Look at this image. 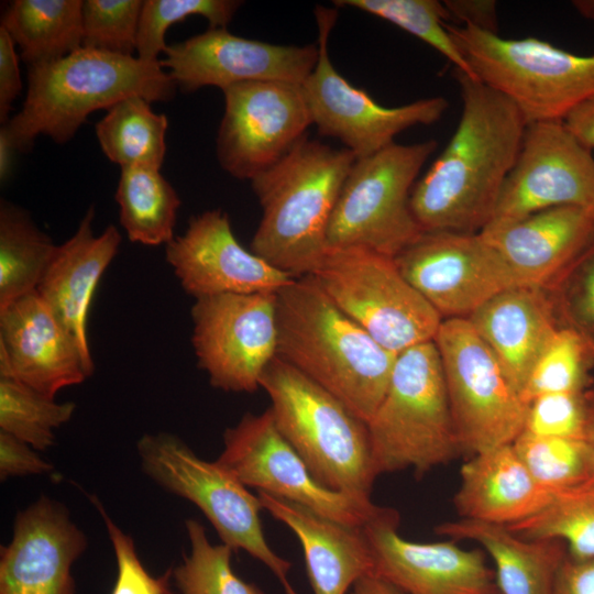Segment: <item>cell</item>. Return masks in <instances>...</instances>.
<instances>
[{"label":"cell","mask_w":594,"mask_h":594,"mask_svg":"<svg viewBox=\"0 0 594 594\" xmlns=\"http://www.w3.org/2000/svg\"><path fill=\"white\" fill-rule=\"evenodd\" d=\"M462 112L449 143L415 184L410 208L421 231L480 233L491 222L527 127L516 106L454 70Z\"/></svg>","instance_id":"1"},{"label":"cell","mask_w":594,"mask_h":594,"mask_svg":"<svg viewBox=\"0 0 594 594\" xmlns=\"http://www.w3.org/2000/svg\"><path fill=\"white\" fill-rule=\"evenodd\" d=\"M276 356L337 397L365 424L397 359L340 310L312 275L276 293Z\"/></svg>","instance_id":"2"},{"label":"cell","mask_w":594,"mask_h":594,"mask_svg":"<svg viewBox=\"0 0 594 594\" xmlns=\"http://www.w3.org/2000/svg\"><path fill=\"white\" fill-rule=\"evenodd\" d=\"M355 158L346 148L306 135L250 180L262 207L251 251L294 277L312 275L328 249L330 218Z\"/></svg>","instance_id":"3"},{"label":"cell","mask_w":594,"mask_h":594,"mask_svg":"<svg viewBox=\"0 0 594 594\" xmlns=\"http://www.w3.org/2000/svg\"><path fill=\"white\" fill-rule=\"evenodd\" d=\"M177 86L158 62L81 47L28 68L21 110L1 128L16 152H28L36 136L69 141L87 117L121 99L140 96L151 103L169 101Z\"/></svg>","instance_id":"4"},{"label":"cell","mask_w":594,"mask_h":594,"mask_svg":"<svg viewBox=\"0 0 594 594\" xmlns=\"http://www.w3.org/2000/svg\"><path fill=\"white\" fill-rule=\"evenodd\" d=\"M282 436L323 486L370 497L376 474L366 424L337 397L275 356L260 378Z\"/></svg>","instance_id":"5"},{"label":"cell","mask_w":594,"mask_h":594,"mask_svg":"<svg viewBox=\"0 0 594 594\" xmlns=\"http://www.w3.org/2000/svg\"><path fill=\"white\" fill-rule=\"evenodd\" d=\"M366 427L376 476L413 470L420 477L462 454L433 341L397 355Z\"/></svg>","instance_id":"6"},{"label":"cell","mask_w":594,"mask_h":594,"mask_svg":"<svg viewBox=\"0 0 594 594\" xmlns=\"http://www.w3.org/2000/svg\"><path fill=\"white\" fill-rule=\"evenodd\" d=\"M473 76L508 98L527 124L563 121L594 95V55H576L536 37L505 38L446 23Z\"/></svg>","instance_id":"7"},{"label":"cell","mask_w":594,"mask_h":594,"mask_svg":"<svg viewBox=\"0 0 594 594\" xmlns=\"http://www.w3.org/2000/svg\"><path fill=\"white\" fill-rule=\"evenodd\" d=\"M437 141L393 143L355 158L338 197L327 232L328 248H362L395 257L422 232L410 195Z\"/></svg>","instance_id":"8"},{"label":"cell","mask_w":594,"mask_h":594,"mask_svg":"<svg viewBox=\"0 0 594 594\" xmlns=\"http://www.w3.org/2000/svg\"><path fill=\"white\" fill-rule=\"evenodd\" d=\"M136 451L144 473L166 491L194 503L222 543L262 562L285 594H298L288 578L292 562L277 554L265 538L257 495L217 461L200 459L175 435L146 433L139 439Z\"/></svg>","instance_id":"9"},{"label":"cell","mask_w":594,"mask_h":594,"mask_svg":"<svg viewBox=\"0 0 594 594\" xmlns=\"http://www.w3.org/2000/svg\"><path fill=\"white\" fill-rule=\"evenodd\" d=\"M312 276L340 310L393 353L433 341L442 322L393 257L328 248Z\"/></svg>","instance_id":"10"},{"label":"cell","mask_w":594,"mask_h":594,"mask_svg":"<svg viewBox=\"0 0 594 594\" xmlns=\"http://www.w3.org/2000/svg\"><path fill=\"white\" fill-rule=\"evenodd\" d=\"M433 342L462 454L512 444L524 430L527 404L470 321L442 320Z\"/></svg>","instance_id":"11"},{"label":"cell","mask_w":594,"mask_h":594,"mask_svg":"<svg viewBox=\"0 0 594 594\" xmlns=\"http://www.w3.org/2000/svg\"><path fill=\"white\" fill-rule=\"evenodd\" d=\"M217 462L244 486L279 497L316 514L353 527H362L383 509L371 497L321 485L282 436L271 409L248 413L223 433Z\"/></svg>","instance_id":"12"},{"label":"cell","mask_w":594,"mask_h":594,"mask_svg":"<svg viewBox=\"0 0 594 594\" xmlns=\"http://www.w3.org/2000/svg\"><path fill=\"white\" fill-rule=\"evenodd\" d=\"M319 57L302 82L312 124L321 135L339 140L356 158L395 143L400 132L439 121L449 108L443 97L419 99L399 107H384L355 88L333 67L328 41L337 21L336 9L317 6Z\"/></svg>","instance_id":"13"},{"label":"cell","mask_w":594,"mask_h":594,"mask_svg":"<svg viewBox=\"0 0 594 594\" xmlns=\"http://www.w3.org/2000/svg\"><path fill=\"white\" fill-rule=\"evenodd\" d=\"M191 343L199 369L219 389L253 393L276 356V293L195 299Z\"/></svg>","instance_id":"14"},{"label":"cell","mask_w":594,"mask_h":594,"mask_svg":"<svg viewBox=\"0 0 594 594\" xmlns=\"http://www.w3.org/2000/svg\"><path fill=\"white\" fill-rule=\"evenodd\" d=\"M394 260L442 320L468 319L498 293L522 285L481 233L422 231Z\"/></svg>","instance_id":"15"},{"label":"cell","mask_w":594,"mask_h":594,"mask_svg":"<svg viewBox=\"0 0 594 594\" xmlns=\"http://www.w3.org/2000/svg\"><path fill=\"white\" fill-rule=\"evenodd\" d=\"M222 91L217 158L238 179L252 180L273 166L312 124L300 84L248 81Z\"/></svg>","instance_id":"16"},{"label":"cell","mask_w":594,"mask_h":594,"mask_svg":"<svg viewBox=\"0 0 594 594\" xmlns=\"http://www.w3.org/2000/svg\"><path fill=\"white\" fill-rule=\"evenodd\" d=\"M560 206L594 209L592 151L563 121L527 124L488 224L516 221Z\"/></svg>","instance_id":"17"},{"label":"cell","mask_w":594,"mask_h":594,"mask_svg":"<svg viewBox=\"0 0 594 594\" xmlns=\"http://www.w3.org/2000/svg\"><path fill=\"white\" fill-rule=\"evenodd\" d=\"M160 59L184 92L206 86L226 88L248 81L300 84L315 69L318 44L277 45L209 28L183 42L167 45Z\"/></svg>","instance_id":"18"},{"label":"cell","mask_w":594,"mask_h":594,"mask_svg":"<svg viewBox=\"0 0 594 594\" xmlns=\"http://www.w3.org/2000/svg\"><path fill=\"white\" fill-rule=\"evenodd\" d=\"M399 515L388 507L361 528L373 574L405 594H498L484 550H466L455 540L415 542L398 534Z\"/></svg>","instance_id":"19"},{"label":"cell","mask_w":594,"mask_h":594,"mask_svg":"<svg viewBox=\"0 0 594 594\" xmlns=\"http://www.w3.org/2000/svg\"><path fill=\"white\" fill-rule=\"evenodd\" d=\"M165 246L166 262L183 289L195 299L277 293L296 278L245 250L221 209L191 217L185 232Z\"/></svg>","instance_id":"20"},{"label":"cell","mask_w":594,"mask_h":594,"mask_svg":"<svg viewBox=\"0 0 594 594\" xmlns=\"http://www.w3.org/2000/svg\"><path fill=\"white\" fill-rule=\"evenodd\" d=\"M92 374L73 336L37 290L0 310V377L55 398Z\"/></svg>","instance_id":"21"},{"label":"cell","mask_w":594,"mask_h":594,"mask_svg":"<svg viewBox=\"0 0 594 594\" xmlns=\"http://www.w3.org/2000/svg\"><path fill=\"white\" fill-rule=\"evenodd\" d=\"M86 548L67 508L41 496L16 514L0 548V594H75L72 566Z\"/></svg>","instance_id":"22"},{"label":"cell","mask_w":594,"mask_h":594,"mask_svg":"<svg viewBox=\"0 0 594 594\" xmlns=\"http://www.w3.org/2000/svg\"><path fill=\"white\" fill-rule=\"evenodd\" d=\"M480 233L522 284L549 288L593 242L594 209L554 207Z\"/></svg>","instance_id":"23"},{"label":"cell","mask_w":594,"mask_h":594,"mask_svg":"<svg viewBox=\"0 0 594 594\" xmlns=\"http://www.w3.org/2000/svg\"><path fill=\"white\" fill-rule=\"evenodd\" d=\"M468 320L519 395L536 361L561 327L550 292L526 284L498 293Z\"/></svg>","instance_id":"24"},{"label":"cell","mask_w":594,"mask_h":594,"mask_svg":"<svg viewBox=\"0 0 594 594\" xmlns=\"http://www.w3.org/2000/svg\"><path fill=\"white\" fill-rule=\"evenodd\" d=\"M90 207L75 233L56 246L37 293L73 336L87 364L95 370L87 334L89 309L97 286L117 255L122 237L113 224L94 231Z\"/></svg>","instance_id":"25"},{"label":"cell","mask_w":594,"mask_h":594,"mask_svg":"<svg viewBox=\"0 0 594 594\" xmlns=\"http://www.w3.org/2000/svg\"><path fill=\"white\" fill-rule=\"evenodd\" d=\"M257 496L263 509L298 538L314 594H346L361 578L373 573L361 527L340 524L263 492Z\"/></svg>","instance_id":"26"},{"label":"cell","mask_w":594,"mask_h":594,"mask_svg":"<svg viewBox=\"0 0 594 594\" xmlns=\"http://www.w3.org/2000/svg\"><path fill=\"white\" fill-rule=\"evenodd\" d=\"M552 495L507 444L474 454L462 464L453 504L460 518L510 526L540 512Z\"/></svg>","instance_id":"27"},{"label":"cell","mask_w":594,"mask_h":594,"mask_svg":"<svg viewBox=\"0 0 594 594\" xmlns=\"http://www.w3.org/2000/svg\"><path fill=\"white\" fill-rule=\"evenodd\" d=\"M440 536L480 544L494 563L499 594H551L568 556L558 539H525L505 525L460 518L435 527Z\"/></svg>","instance_id":"28"},{"label":"cell","mask_w":594,"mask_h":594,"mask_svg":"<svg viewBox=\"0 0 594 594\" xmlns=\"http://www.w3.org/2000/svg\"><path fill=\"white\" fill-rule=\"evenodd\" d=\"M82 0H14L1 25L29 65L51 63L82 47Z\"/></svg>","instance_id":"29"},{"label":"cell","mask_w":594,"mask_h":594,"mask_svg":"<svg viewBox=\"0 0 594 594\" xmlns=\"http://www.w3.org/2000/svg\"><path fill=\"white\" fill-rule=\"evenodd\" d=\"M160 170L148 166L121 167L116 201L120 223L134 243L166 245L175 238L182 200Z\"/></svg>","instance_id":"30"},{"label":"cell","mask_w":594,"mask_h":594,"mask_svg":"<svg viewBox=\"0 0 594 594\" xmlns=\"http://www.w3.org/2000/svg\"><path fill=\"white\" fill-rule=\"evenodd\" d=\"M56 244L23 208L0 205V310L35 292Z\"/></svg>","instance_id":"31"},{"label":"cell","mask_w":594,"mask_h":594,"mask_svg":"<svg viewBox=\"0 0 594 594\" xmlns=\"http://www.w3.org/2000/svg\"><path fill=\"white\" fill-rule=\"evenodd\" d=\"M165 114L156 113L151 102L140 96L121 99L107 109L96 125L103 154L120 167H162L166 153Z\"/></svg>","instance_id":"32"},{"label":"cell","mask_w":594,"mask_h":594,"mask_svg":"<svg viewBox=\"0 0 594 594\" xmlns=\"http://www.w3.org/2000/svg\"><path fill=\"white\" fill-rule=\"evenodd\" d=\"M507 527L525 539L561 540L573 560H594V475L554 492L540 512Z\"/></svg>","instance_id":"33"},{"label":"cell","mask_w":594,"mask_h":594,"mask_svg":"<svg viewBox=\"0 0 594 594\" xmlns=\"http://www.w3.org/2000/svg\"><path fill=\"white\" fill-rule=\"evenodd\" d=\"M73 402L57 403L12 378L0 377V431L44 451L53 446L54 430L69 421Z\"/></svg>","instance_id":"34"},{"label":"cell","mask_w":594,"mask_h":594,"mask_svg":"<svg viewBox=\"0 0 594 594\" xmlns=\"http://www.w3.org/2000/svg\"><path fill=\"white\" fill-rule=\"evenodd\" d=\"M594 352L572 329L561 326L536 361L520 393L524 403L553 393L585 392L593 386Z\"/></svg>","instance_id":"35"},{"label":"cell","mask_w":594,"mask_h":594,"mask_svg":"<svg viewBox=\"0 0 594 594\" xmlns=\"http://www.w3.org/2000/svg\"><path fill=\"white\" fill-rule=\"evenodd\" d=\"M185 527L190 553L172 572L182 594H264L258 586L235 574L231 566V547L212 544L205 527L196 519H187Z\"/></svg>","instance_id":"36"},{"label":"cell","mask_w":594,"mask_h":594,"mask_svg":"<svg viewBox=\"0 0 594 594\" xmlns=\"http://www.w3.org/2000/svg\"><path fill=\"white\" fill-rule=\"evenodd\" d=\"M333 3L359 9L397 25L439 52L457 70L475 78L446 28L448 13L442 1L336 0Z\"/></svg>","instance_id":"37"},{"label":"cell","mask_w":594,"mask_h":594,"mask_svg":"<svg viewBox=\"0 0 594 594\" xmlns=\"http://www.w3.org/2000/svg\"><path fill=\"white\" fill-rule=\"evenodd\" d=\"M512 446L532 477L553 493L594 475L583 439L541 437L522 431Z\"/></svg>","instance_id":"38"},{"label":"cell","mask_w":594,"mask_h":594,"mask_svg":"<svg viewBox=\"0 0 594 594\" xmlns=\"http://www.w3.org/2000/svg\"><path fill=\"white\" fill-rule=\"evenodd\" d=\"M242 4L235 0H145L140 15L136 56L158 62L166 48L169 26L191 15H201L209 28H226Z\"/></svg>","instance_id":"39"},{"label":"cell","mask_w":594,"mask_h":594,"mask_svg":"<svg viewBox=\"0 0 594 594\" xmlns=\"http://www.w3.org/2000/svg\"><path fill=\"white\" fill-rule=\"evenodd\" d=\"M142 7L141 0H84L82 47L133 56Z\"/></svg>","instance_id":"40"},{"label":"cell","mask_w":594,"mask_h":594,"mask_svg":"<svg viewBox=\"0 0 594 594\" xmlns=\"http://www.w3.org/2000/svg\"><path fill=\"white\" fill-rule=\"evenodd\" d=\"M547 289L561 326L575 331L594 352V240Z\"/></svg>","instance_id":"41"},{"label":"cell","mask_w":594,"mask_h":594,"mask_svg":"<svg viewBox=\"0 0 594 594\" xmlns=\"http://www.w3.org/2000/svg\"><path fill=\"white\" fill-rule=\"evenodd\" d=\"M588 413V389L541 395L527 404L522 431L541 437L584 440Z\"/></svg>","instance_id":"42"},{"label":"cell","mask_w":594,"mask_h":594,"mask_svg":"<svg viewBox=\"0 0 594 594\" xmlns=\"http://www.w3.org/2000/svg\"><path fill=\"white\" fill-rule=\"evenodd\" d=\"M90 498L105 521L116 556L117 579L111 594H173L170 571L158 578L151 575L139 559L132 537L114 524L96 496Z\"/></svg>","instance_id":"43"},{"label":"cell","mask_w":594,"mask_h":594,"mask_svg":"<svg viewBox=\"0 0 594 594\" xmlns=\"http://www.w3.org/2000/svg\"><path fill=\"white\" fill-rule=\"evenodd\" d=\"M53 464L41 458L28 443L0 431V479L41 475L51 472Z\"/></svg>","instance_id":"44"},{"label":"cell","mask_w":594,"mask_h":594,"mask_svg":"<svg viewBox=\"0 0 594 594\" xmlns=\"http://www.w3.org/2000/svg\"><path fill=\"white\" fill-rule=\"evenodd\" d=\"M22 81L15 44L0 26V120L8 121L13 101L20 95Z\"/></svg>","instance_id":"45"},{"label":"cell","mask_w":594,"mask_h":594,"mask_svg":"<svg viewBox=\"0 0 594 594\" xmlns=\"http://www.w3.org/2000/svg\"><path fill=\"white\" fill-rule=\"evenodd\" d=\"M442 2L448 13V23L460 26H474L497 33L498 21L495 1L446 0Z\"/></svg>","instance_id":"46"},{"label":"cell","mask_w":594,"mask_h":594,"mask_svg":"<svg viewBox=\"0 0 594 594\" xmlns=\"http://www.w3.org/2000/svg\"><path fill=\"white\" fill-rule=\"evenodd\" d=\"M551 594H594V560L578 561L566 556L557 572Z\"/></svg>","instance_id":"47"},{"label":"cell","mask_w":594,"mask_h":594,"mask_svg":"<svg viewBox=\"0 0 594 594\" xmlns=\"http://www.w3.org/2000/svg\"><path fill=\"white\" fill-rule=\"evenodd\" d=\"M563 123L585 147L594 150V95L576 106Z\"/></svg>","instance_id":"48"},{"label":"cell","mask_w":594,"mask_h":594,"mask_svg":"<svg viewBox=\"0 0 594 594\" xmlns=\"http://www.w3.org/2000/svg\"><path fill=\"white\" fill-rule=\"evenodd\" d=\"M351 594H405L387 581L371 573L361 578L351 588Z\"/></svg>","instance_id":"49"},{"label":"cell","mask_w":594,"mask_h":594,"mask_svg":"<svg viewBox=\"0 0 594 594\" xmlns=\"http://www.w3.org/2000/svg\"><path fill=\"white\" fill-rule=\"evenodd\" d=\"M16 151L11 145L7 138V134L0 129V180L6 183L11 173L13 166V157Z\"/></svg>","instance_id":"50"},{"label":"cell","mask_w":594,"mask_h":594,"mask_svg":"<svg viewBox=\"0 0 594 594\" xmlns=\"http://www.w3.org/2000/svg\"><path fill=\"white\" fill-rule=\"evenodd\" d=\"M590 396V413L588 420L585 430L584 441L587 446L588 452L591 454L593 468H594V386L588 389Z\"/></svg>","instance_id":"51"},{"label":"cell","mask_w":594,"mask_h":594,"mask_svg":"<svg viewBox=\"0 0 594 594\" xmlns=\"http://www.w3.org/2000/svg\"><path fill=\"white\" fill-rule=\"evenodd\" d=\"M571 4L580 15L594 21V0H573Z\"/></svg>","instance_id":"52"},{"label":"cell","mask_w":594,"mask_h":594,"mask_svg":"<svg viewBox=\"0 0 594 594\" xmlns=\"http://www.w3.org/2000/svg\"><path fill=\"white\" fill-rule=\"evenodd\" d=\"M499 594V593H498Z\"/></svg>","instance_id":"53"}]
</instances>
